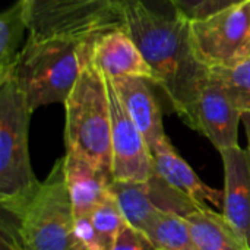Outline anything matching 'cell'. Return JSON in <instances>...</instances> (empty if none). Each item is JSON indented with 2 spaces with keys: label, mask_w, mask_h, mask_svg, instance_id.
Here are the masks:
<instances>
[{
  "label": "cell",
  "mask_w": 250,
  "mask_h": 250,
  "mask_svg": "<svg viewBox=\"0 0 250 250\" xmlns=\"http://www.w3.org/2000/svg\"><path fill=\"white\" fill-rule=\"evenodd\" d=\"M31 37H67L95 40L103 32L123 26L119 9L107 0H23Z\"/></svg>",
  "instance_id": "6"
},
{
  "label": "cell",
  "mask_w": 250,
  "mask_h": 250,
  "mask_svg": "<svg viewBox=\"0 0 250 250\" xmlns=\"http://www.w3.org/2000/svg\"><path fill=\"white\" fill-rule=\"evenodd\" d=\"M91 220L107 250L113 249L119 234L127 224L116 198L111 193H108L107 198L97 207L91 215Z\"/></svg>",
  "instance_id": "20"
},
{
  "label": "cell",
  "mask_w": 250,
  "mask_h": 250,
  "mask_svg": "<svg viewBox=\"0 0 250 250\" xmlns=\"http://www.w3.org/2000/svg\"><path fill=\"white\" fill-rule=\"evenodd\" d=\"M66 152L76 154L113 177L111 105L107 78L88 59L66 103Z\"/></svg>",
  "instance_id": "4"
},
{
  "label": "cell",
  "mask_w": 250,
  "mask_h": 250,
  "mask_svg": "<svg viewBox=\"0 0 250 250\" xmlns=\"http://www.w3.org/2000/svg\"><path fill=\"white\" fill-rule=\"evenodd\" d=\"M111 250H157V248L145 233L126 224Z\"/></svg>",
  "instance_id": "22"
},
{
  "label": "cell",
  "mask_w": 250,
  "mask_h": 250,
  "mask_svg": "<svg viewBox=\"0 0 250 250\" xmlns=\"http://www.w3.org/2000/svg\"><path fill=\"white\" fill-rule=\"evenodd\" d=\"M209 75L223 85L242 114L250 113V56L229 67H212Z\"/></svg>",
  "instance_id": "19"
},
{
  "label": "cell",
  "mask_w": 250,
  "mask_h": 250,
  "mask_svg": "<svg viewBox=\"0 0 250 250\" xmlns=\"http://www.w3.org/2000/svg\"><path fill=\"white\" fill-rule=\"evenodd\" d=\"M107 1L110 4H113L119 10H120L122 6H125L127 3L139 1L142 4H145L146 7H149V9H152L155 12H160V13H166V15H176L177 13L170 0H107Z\"/></svg>",
  "instance_id": "24"
},
{
  "label": "cell",
  "mask_w": 250,
  "mask_h": 250,
  "mask_svg": "<svg viewBox=\"0 0 250 250\" xmlns=\"http://www.w3.org/2000/svg\"><path fill=\"white\" fill-rule=\"evenodd\" d=\"M186 220L199 250H250L224 215L209 207L199 208Z\"/></svg>",
  "instance_id": "15"
},
{
  "label": "cell",
  "mask_w": 250,
  "mask_h": 250,
  "mask_svg": "<svg viewBox=\"0 0 250 250\" xmlns=\"http://www.w3.org/2000/svg\"><path fill=\"white\" fill-rule=\"evenodd\" d=\"M123 26L151 66L154 88L166 113H176L185 123L204 81L209 75L195 56L189 21L180 15L155 12L139 1L120 7Z\"/></svg>",
  "instance_id": "1"
},
{
  "label": "cell",
  "mask_w": 250,
  "mask_h": 250,
  "mask_svg": "<svg viewBox=\"0 0 250 250\" xmlns=\"http://www.w3.org/2000/svg\"><path fill=\"white\" fill-rule=\"evenodd\" d=\"M242 111L233 104L223 85L208 75L199 88L186 125L204 135L218 151L237 146Z\"/></svg>",
  "instance_id": "9"
},
{
  "label": "cell",
  "mask_w": 250,
  "mask_h": 250,
  "mask_svg": "<svg viewBox=\"0 0 250 250\" xmlns=\"http://www.w3.org/2000/svg\"><path fill=\"white\" fill-rule=\"evenodd\" d=\"M92 42L67 37H28L13 66L15 78L31 113L54 103L64 104L83 64L92 54Z\"/></svg>",
  "instance_id": "2"
},
{
  "label": "cell",
  "mask_w": 250,
  "mask_h": 250,
  "mask_svg": "<svg viewBox=\"0 0 250 250\" xmlns=\"http://www.w3.org/2000/svg\"><path fill=\"white\" fill-rule=\"evenodd\" d=\"M1 250H25L22 248L12 224H10V227H7L6 223H3V227H1Z\"/></svg>",
  "instance_id": "25"
},
{
  "label": "cell",
  "mask_w": 250,
  "mask_h": 250,
  "mask_svg": "<svg viewBox=\"0 0 250 250\" xmlns=\"http://www.w3.org/2000/svg\"><path fill=\"white\" fill-rule=\"evenodd\" d=\"M25 29H28L25 4L23 0H18L0 16V82L13 72Z\"/></svg>",
  "instance_id": "17"
},
{
  "label": "cell",
  "mask_w": 250,
  "mask_h": 250,
  "mask_svg": "<svg viewBox=\"0 0 250 250\" xmlns=\"http://www.w3.org/2000/svg\"><path fill=\"white\" fill-rule=\"evenodd\" d=\"M154 170L168 185L188 195L202 208H208V204L223 208L224 193L204 183L195 170L179 155L170 139H166L161 145L152 149Z\"/></svg>",
  "instance_id": "13"
},
{
  "label": "cell",
  "mask_w": 250,
  "mask_h": 250,
  "mask_svg": "<svg viewBox=\"0 0 250 250\" xmlns=\"http://www.w3.org/2000/svg\"><path fill=\"white\" fill-rule=\"evenodd\" d=\"M64 174L76 218L91 217L110 193V185L114 180L85 158L72 152L64 155Z\"/></svg>",
  "instance_id": "14"
},
{
  "label": "cell",
  "mask_w": 250,
  "mask_h": 250,
  "mask_svg": "<svg viewBox=\"0 0 250 250\" xmlns=\"http://www.w3.org/2000/svg\"><path fill=\"white\" fill-rule=\"evenodd\" d=\"M91 59L107 78L136 76L151 83L155 81L151 66L125 26L108 29L97 37L92 42Z\"/></svg>",
  "instance_id": "12"
},
{
  "label": "cell",
  "mask_w": 250,
  "mask_h": 250,
  "mask_svg": "<svg viewBox=\"0 0 250 250\" xmlns=\"http://www.w3.org/2000/svg\"><path fill=\"white\" fill-rule=\"evenodd\" d=\"M31 110L10 75L0 82V205L7 208L31 195L38 182L28 148Z\"/></svg>",
  "instance_id": "5"
},
{
  "label": "cell",
  "mask_w": 250,
  "mask_h": 250,
  "mask_svg": "<svg viewBox=\"0 0 250 250\" xmlns=\"http://www.w3.org/2000/svg\"><path fill=\"white\" fill-rule=\"evenodd\" d=\"M242 122H243L245 129H246V136H248V148H246V151H248L250 157V113H243Z\"/></svg>",
  "instance_id": "26"
},
{
  "label": "cell",
  "mask_w": 250,
  "mask_h": 250,
  "mask_svg": "<svg viewBox=\"0 0 250 250\" xmlns=\"http://www.w3.org/2000/svg\"><path fill=\"white\" fill-rule=\"evenodd\" d=\"M157 250H199L185 217L161 215L145 233Z\"/></svg>",
  "instance_id": "18"
},
{
  "label": "cell",
  "mask_w": 250,
  "mask_h": 250,
  "mask_svg": "<svg viewBox=\"0 0 250 250\" xmlns=\"http://www.w3.org/2000/svg\"><path fill=\"white\" fill-rule=\"evenodd\" d=\"M75 233L85 250H107L100 234L97 233L91 217H81L75 220Z\"/></svg>",
  "instance_id": "23"
},
{
  "label": "cell",
  "mask_w": 250,
  "mask_h": 250,
  "mask_svg": "<svg viewBox=\"0 0 250 250\" xmlns=\"http://www.w3.org/2000/svg\"><path fill=\"white\" fill-rule=\"evenodd\" d=\"M107 86L111 105L113 179L116 182H145L155 173L151 148L127 114L108 78Z\"/></svg>",
  "instance_id": "8"
},
{
  "label": "cell",
  "mask_w": 250,
  "mask_h": 250,
  "mask_svg": "<svg viewBox=\"0 0 250 250\" xmlns=\"http://www.w3.org/2000/svg\"><path fill=\"white\" fill-rule=\"evenodd\" d=\"M220 154L224 167L221 214L250 246V157L239 145Z\"/></svg>",
  "instance_id": "11"
},
{
  "label": "cell",
  "mask_w": 250,
  "mask_h": 250,
  "mask_svg": "<svg viewBox=\"0 0 250 250\" xmlns=\"http://www.w3.org/2000/svg\"><path fill=\"white\" fill-rule=\"evenodd\" d=\"M189 35L196 59L208 69L245 60L250 56V0L190 21Z\"/></svg>",
  "instance_id": "7"
},
{
  "label": "cell",
  "mask_w": 250,
  "mask_h": 250,
  "mask_svg": "<svg viewBox=\"0 0 250 250\" xmlns=\"http://www.w3.org/2000/svg\"><path fill=\"white\" fill-rule=\"evenodd\" d=\"M110 193L116 198L127 224L146 233L148 229L164 214L151 202L144 182H116L110 185Z\"/></svg>",
  "instance_id": "16"
},
{
  "label": "cell",
  "mask_w": 250,
  "mask_h": 250,
  "mask_svg": "<svg viewBox=\"0 0 250 250\" xmlns=\"http://www.w3.org/2000/svg\"><path fill=\"white\" fill-rule=\"evenodd\" d=\"M108 79L152 152V149L168 139L163 126V105L154 85L148 79L136 76Z\"/></svg>",
  "instance_id": "10"
},
{
  "label": "cell",
  "mask_w": 250,
  "mask_h": 250,
  "mask_svg": "<svg viewBox=\"0 0 250 250\" xmlns=\"http://www.w3.org/2000/svg\"><path fill=\"white\" fill-rule=\"evenodd\" d=\"M12 217V227L25 250H85L75 233V212L70 202L64 157L50 174L22 201L3 208Z\"/></svg>",
  "instance_id": "3"
},
{
  "label": "cell",
  "mask_w": 250,
  "mask_h": 250,
  "mask_svg": "<svg viewBox=\"0 0 250 250\" xmlns=\"http://www.w3.org/2000/svg\"><path fill=\"white\" fill-rule=\"evenodd\" d=\"M177 15L186 21H198L218 13L234 4H240L248 0H170Z\"/></svg>",
  "instance_id": "21"
}]
</instances>
